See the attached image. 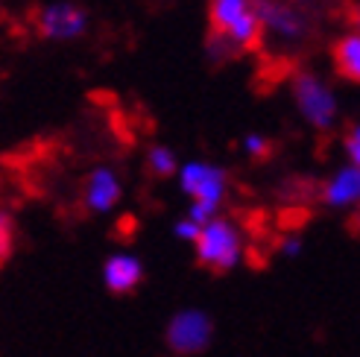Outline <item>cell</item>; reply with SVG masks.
<instances>
[{
  "label": "cell",
  "mask_w": 360,
  "mask_h": 357,
  "mask_svg": "<svg viewBox=\"0 0 360 357\" xmlns=\"http://www.w3.org/2000/svg\"><path fill=\"white\" fill-rule=\"evenodd\" d=\"M120 178L109 167H97L88 173L85 185H82V202L91 214H105L120 202Z\"/></svg>",
  "instance_id": "obj_7"
},
{
  "label": "cell",
  "mask_w": 360,
  "mask_h": 357,
  "mask_svg": "<svg viewBox=\"0 0 360 357\" xmlns=\"http://www.w3.org/2000/svg\"><path fill=\"white\" fill-rule=\"evenodd\" d=\"M243 150L249 158H255V162H264V158H269V152H273V144L264 138V135H246L243 138Z\"/></svg>",
  "instance_id": "obj_13"
},
{
  "label": "cell",
  "mask_w": 360,
  "mask_h": 357,
  "mask_svg": "<svg viewBox=\"0 0 360 357\" xmlns=\"http://www.w3.org/2000/svg\"><path fill=\"white\" fill-rule=\"evenodd\" d=\"M12 246H15V223L9 217V211L0 205V264L12 255Z\"/></svg>",
  "instance_id": "obj_12"
},
{
  "label": "cell",
  "mask_w": 360,
  "mask_h": 357,
  "mask_svg": "<svg viewBox=\"0 0 360 357\" xmlns=\"http://www.w3.org/2000/svg\"><path fill=\"white\" fill-rule=\"evenodd\" d=\"M179 185H182V190L193 200L188 217L202 226L220 214V205L229 193V176L223 167H214L205 162H191L179 170Z\"/></svg>",
  "instance_id": "obj_2"
},
{
  "label": "cell",
  "mask_w": 360,
  "mask_h": 357,
  "mask_svg": "<svg viewBox=\"0 0 360 357\" xmlns=\"http://www.w3.org/2000/svg\"><path fill=\"white\" fill-rule=\"evenodd\" d=\"M319 200L331 208H352L360 200V170L357 164L343 167L334 178L319 188Z\"/></svg>",
  "instance_id": "obj_9"
},
{
  "label": "cell",
  "mask_w": 360,
  "mask_h": 357,
  "mask_svg": "<svg viewBox=\"0 0 360 357\" xmlns=\"http://www.w3.org/2000/svg\"><path fill=\"white\" fill-rule=\"evenodd\" d=\"M278 252L287 255V258H296V255L302 252V240H299V235H284V238L278 240Z\"/></svg>",
  "instance_id": "obj_16"
},
{
  "label": "cell",
  "mask_w": 360,
  "mask_h": 357,
  "mask_svg": "<svg viewBox=\"0 0 360 357\" xmlns=\"http://www.w3.org/2000/svg\"><path fill=\"white\" fill-rule=\"evenodd\" d=\"M331 62H334V70L343 79L349 82H357L360 79V39L357 32H346L331 44Z\"/></svg>",
  "instance_id": "obj_10"
},
{
  "label": "cell",
  "mask_w": 360,
  "mask_h": 357,
  "mask_svg": "<svg viewBox=\"0 0 360 357\" xmlns=\"http://www.w3.org/2000/svg\"><path fill=\"white\" fill-rule=\"evenodd\" d=\"M196 231H200V223H193L191 217H182V220H176V226H173V235H176L179 240H188V243H193Z\"/></svg>",
  "instance_id": "obj_15"
},
{
  "label": "cell",
  "mask_w": 360,
  "mask_h": 357,
  "mask_svg": "<svg viewBox=\"0 0 360 357\" xmlns=\"http://www.w3.org/2000/svg\"><path fill=\"white\" fill-rule=\"evenodd\" d=\"M293 97H296L299 112L304 115V120H308L311 126H316L319 132L334 126L337 103L319 77L308 74V70H293Z\"/></svg>",
  "instance_id": "obj_4"
},
{
  "label": "cell",
  "mask_w": 360,
  "mask_h": 357,
  "mask_svg": "<svg viewBox=\"0 0 360 357\" xmlns=\"http://www.w3.org/2000/svg\"><path fill=\"white\" fill-rule=\"evenodd\" d=\"M147 167L153 176L165 178V176H173L176 173V155L167 150V147H153L147 152Z\"/></svg>",
  "instance_id": "obj_11"
},
{
  "label": "cell",
  "mask_w": 360,
  "mask_h": 357,
  "mask_svg": "<svg viewBox=\"0 0 360 357\" xmlns=\"http://www.w3.org/2000/svg\"><path fill=\"white\" fill-rule=\"evenodd\" d=\"M196 246V261L214 273H229L231 266H238L243 258V235L240 228L229 217H211L208 223L200 226L193 238Z\"/></svg>",
  "instance_id": "obj_3"
},
{
  "label": "cell",
  "mask_w": 360,
  "mask_h": 357,
  "mask_svg": "<svg viewBox=\"0 0 360 357\" xmlns=\"http://www.w3.org/2000/svg\"><path fill=\"white\" fill-rule=\"evenodd\" d=\"M30 27L39 39H74L85 30V12L74 4L35 6L30 12Z\"/></svg>",
  "instance_id": "obj_6"
},
{
  "label": "cell",
  "mask_w": 360,
  "mask_h": 357,
  "mask_svg": "<svg viewBox=\"0 0 360 357\" xmlns=\"http://www.w3.org/2000/svg\"><path fill=\"white\" fill-rule=\"evenodd\" d=\"M211 334L214 325L202 311H179L167 325V346L182 357H193L208 349Z\"/></svg>",
  "instance_id": "obj_5"
},
{
  "label": "cell",
  "mask_w": 360,
  "mask_h": 357,
  "mask_svg": "<svg viewBox=\"0 0 360 357\" xmlns=\"http://www.w3.org/2000/svg\"><path fill=\"white\" fill-rule=\"evenodd\" d=\"M208 53L223 65L246 53H261L266 44L264 21L255 0H208Z\"/></svg>",
  "instance_id": "obj_1"
},
{
  "label": "cell",
  "mask_w": 360,
  "mask_h": 357,
  "mask_svg": "<svg viewBox=\"0 0 360 357\" xmlns=\"http://www.w3.org/2000/svg\"><path fill=\"white\" fill-rule=\"evenodd\" d=\"M143 278V264L129 255V252H117L112 255L109 261H105L103 266V281H105V287H109L112 293H129L135 290L138 284Z\"/></svg>",
  "instance_id": "obj_8"
},
{
  "label": "cell",
  "mask_w": 360,
  "mask_h": 357,
  "mask_svg": "<svg viewBox=\"0 0 360 357\" xmlns=\"http://www.w3.org/2000/svg\"><path fill=\"white\" fill-rule=\"evenodd\" d=\"M343 144H346L349 164H357V162H360V132H357V126H349V129H346Z\"/></svg>",
  "instance_id": "obj_14"
}]
</instances>
